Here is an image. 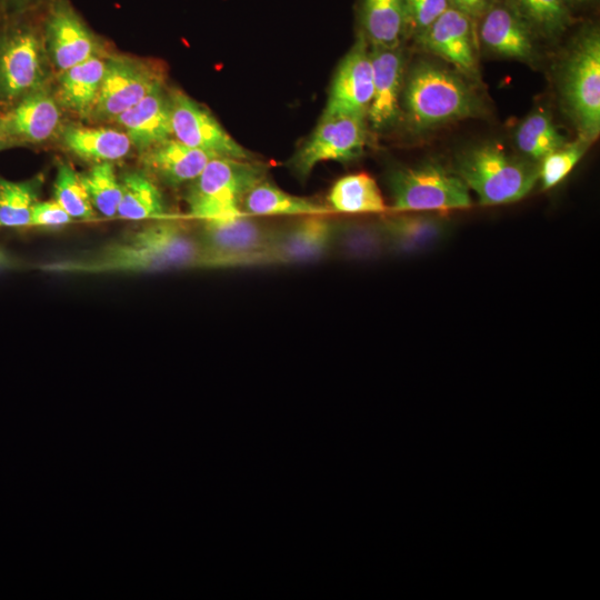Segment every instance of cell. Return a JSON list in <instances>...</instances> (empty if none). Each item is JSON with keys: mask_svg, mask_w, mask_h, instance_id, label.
I'll use <instances>...</instances> for the list:
<instances>
[{"mask_svg": "<svg viewBox=\"0 0 600 600\" xmlns=\"http://www.w3.org/2000/svg\"><path fill=\"white\" fill-rule=\"evenodd\" d=\"M373 74V94L367 118L381 130L396 122L400 113L399 99L404 83V54L401 46L369 47Z\"/></svg>", "mask_w": 600, "mask_h": 600, "instance_id": "obj_16", "label": "cell"}, {"mask_svg": "<svg viewBox=\"0 0 600 600\" xmlns=\"http://www.w3.org/2000/svg\"><path fill=\"white\" fill-rule=\"evenodd\" d=\"M366 118L324 110L317 127L291 159L299 178H307L323 161L348 162L358 158L367 143Z\"/></svg>", "mask_w": 600, "mask_h": 600, "instance_id": "obj_9", "label": "cell"}, {"mask_svg": "<svg viewBox=\"0 0 600 600\" xmlns=\"http://www.w3.org/2000/svg\"><path fill=\"white\" fill-rule=\"evenodd\" d=\"M106 61L93 56L62 71L59 96L67 108L80 114L92 112L104 76Z\"/></svg>", "mask_w": 600, "mask_h": 600, "instance_id": "obj_26", "label": "cell"}, {"mask_svg": "<svg viewBox=\"0 0 600 600\" xmlns=\"http://www.w3.org/2000/svg\"><path fill=\"white\" fill-rule=\"evenodd\" d=\"M92 207L104 217L117 214L121 182L111 162H100L80 174Z\"/></svg>", "mask_w": 600, "mask_h": 600, "instance_id": "obj_32", "label": "cell"}, {"mask_svg": "<svg viewBox=\"0 0 600 600\" xmlns=\"http://www.w3.org/2000/svg\"><path fill=\"white\" fill-rule=\"evenodd\" d=\"M511 4L533 33L546 38L559 36L571 23L566 0H512Z\"/></svg>", "mask_w": 600, "mask_h": 600, "instance_id": "obj_31", "label": "cell"}, {"mask_svg": "<svg viewBox=\"0 0 600 600\" xmlns=\"http://www.w3.org/2000/svg\"><path fill=\"white\" fill-rule=\"evenodd\" d=\"M333 248L344 258L363 260L380 256L387 244L379 222H347L336 224Z\"/></svg>", "mask_w": 600, "mask_h": 600, "instance_id": "obj_30", "label": "cell"}, {"mask_svg": "<svg viewBox=\"0 0 600 600\" xmlns=\"http://www.w3.org/2000/svg\"><path fill=\"white\" fill-rule=\"evenodd\" d=\"M409 21V32L416 36L427 29L449 7L448 0H404Z\"/></svg>", "mask_w": 600, "mask_h": 600, "instance_id": "obj_35", "label": "cell"}, {"mask_svg": "<svg viewBox=\"0 0 600 600\" xmlns=\"http://www.w3.org/2000/svg\"><path fill=\"white\" fill-rule=\"evenodd\" d=\"M329 210L346 214L383 213L387 211L376 180L366 172L337 180L328 194Z\"/></svg>", "mask_w": 600, "mask_h": 600, "instance_id": "obj_25", "label": "cell"}, {"mask_svg": "<svg viewBox=\"0 0 600 600\" xmlns=\"http://www.w3.org/2000/svg\"><path fill=\"white\" fill-rule=\"evenodd\" d=\"M450 7L467 14L471 19L481 17L493 3V0H448Z\"/></svg>", "mask_w": 600, "mask_h": 600, "instance_id": "obj_38", "label": "cell"}, {"mask_svg": "<svg viewBox=\"0 0 600 600\" xmlns=\"http://www.w3.org/2000/svg\"><path fill=\"white\" fill-rule=\"evenodd\" d=\"M591 143L590 140L578 137L574 141L564 143L542 158L538 166V180L541 188L548 190L560 183L580 161Z\"/></svg>", "mask_w": 600, "mask_h": 600, "instance_id": "obj_34", "label": "cell"}, {"mask_svg": "<svg viewBox=\"0 0 600 600\" xmlns=\"http://www.w3.org/2000/svg\"><path fill=\"white\" fill-rule=\"evenodd\" d=\"M206 269L202 247L182 224L159 219L94 251L50 261L41 270L68 274L153 273Z\"/></svg>", "mask_w": 600, "mask_h": 600, "instance_id": "obj_1", "label": "cell"}, {"mask_svg": "<svg viewBox=\"0 0 600 600\" xmlns=\"http://www.w3.org/2000/svg\"><path fill=\"white\" fill-rule=\"evenodd\" d=\"M563 106L579 137L593 142L600 132V34L584 29L572 42L559 74Z\"/></svg>", "mask_w": 600, "mask_h": 600, "instance_id": "obj_5", "label": "cell"}, {"mask_svg": "<svg viewBox=\"0 0 600 600\" xmlns=\"http://www.w3.org/2000/svg\"><path fill=\"white\" fill-rule=\"evenodd\" d=\"M43 39L54 64L64 71L96 56L98 40L68 0H50L44 10Z\"/></svg>", "mask_w": 600, "mask_h": 600, "instance_id": "obj_13", "label": "cell"}, {"mask_svg": "<svg viewBox=\"0 0 600 600\" xmlns=\"http://www.w3.org/2000/svg\"><path fill=\"white\" fill-rule=\"evenodd\" d=\"M402 93L407 122L418 133L482 111L479 94L460 73L427 60L404 77Z\"/></svg>", "mask_w": 600, "mask_h": 600, "instance_id": "obj_2", "label": "cell"}, {"mask_svg": "<svg viewBox=\"0 0 600 600\" xmlns=\"http://www.w3.org/2000/svg\"><path fill=\"white\" fill-rule=\"evenodd\" d=\"M141 153L172 137L169 97L158 87L114 118Z\"/></svg>", "mask_w": 600, "mask_h": 600, "instance_id": "obj_19", "label": "cell"}, {"mask_svg": "<svg viewBox=\"0 0 600 600\" xmlns=\"http://www.w3.org/2000/svg\"><path fill=\"white\" fill-rule=\"evenodd\" d=\"M50 0H0V18L42 8Z\"/></svg>", "mask_w": 600, "mask_h": 600, "instance_id": "obj_37", "label": "cell"}, {"mask_svg": "<svg viewBox=\"0 0 600 600\" xmlns=\"http://www.w3.org/2000/svg\"><path fill=\"white\" fill-rule=\"evenodd\" d=\"M10 147V142L3 129V124L0 118V150Z\"/></svg>", "mask_w": 600, "mask_h": 600, "instance_id": "obj_39", "label": "cell"}, {"mask_svg": "<svg viewBox=\"0 0 600 600\" xmlns=\"http://www.w3.org/2000/svg\"><path fill=\"white\" fill-rule=\"evenodd\" d=\"M39 184L37 179L12 181L0 176V227L14 229L31 227Z\"/></svg>", "mask_w": 600, "mask_h": 600, "instance_id": "obj_29", "label": "cell"}, {"mask_svg": "<svg viewBox=\"0 0 600 600\" xmlns=\"http://www.w3.org/2000/svg\"><path fill=\"white\" fill-rule=\"evenodd\" d=\"M389 186L394 212L448 211L472 206L462 179L434 161L393 171Z\"/></svg>", "mask_w": 600, "mask_h": 600, "instance_id": "obj_7", "label": "cell"}, {"mask_svg": "<svg viewBox=\"0 0 600 600\" xmlns=\"http://www.w3.org/2000/svg\"><path fill=\"white\" fill-rule=\"evenodd\" d=\"M46 7L0 18V113L41 87Z\"/></svg>", "mask_w": 600, "mask_h": 600, "instance_id": "obj_3", "label": "cell"}, {"mask_svg": "<svg viewBox=\"0 0 600 600\" xmlns=\"http://www.w3.org/2000/svg\"><path fill=\"white\" fill-rule=\"evenodd\" d=\"M479 28L483 46L497 56L533 62V31L512 4L492 3L481 16Z\"/></svg>", "mask_w": 600, "mask_h": 600, "instance_id": "obj_17", "label": "cell"}, {"mask_svg": "<svg viewBox=\"0 0 600 600\" xmlns=\"http://www.w3.org/2000/svg\"><path fill=\"white\" fill-rule=\"evenodd\" d=\"M418 44L429 53L452 64L468 79H479L477 47L472 19L449 7L427 29L416 36Z\"/></svg>", "mask_w": 600, "mask_h": 600, "instance_id": "obj_12", "label": "cell"}, {"mask_svg": "<svg viewBox=\"0 0 600 600\" xmlns=\"http://www.w3.org/2000/svg\"><path fill=\"white\" fill-rule=\"evenodd\" d=\"M172 136L213 157L254 160L252 153L224 130L210 111L180 91L169 96Z\"/></svg>", "mask_w": 600, "mask_h": 600, "instance_id": "obj_10", "label": "cell"}, {"mask_svg": "<svg viewBox=\"0 0 600 600\" xmlns=\"http://www.w3.org/2000/svg\"><path fill=\"white\" fill-rule=\"evenodd\" d=\"M276 232L246 213L204 221L198 239L206 269L270 264L269 249Z\"/></svg>", "mask_w": 600, "mask_h": 600, "instance_id": "obj_8", "label": "cell"}, {"mask_svg": "<svg viewBox=\"0 0 600 600\" xmlns=\"http://www.w3.org/2000/svg\"><path fill=\"white\" fill-rule=\"evenodd\" d=\"M62 140L76 156L98 163L120 160L132 147L124 131L111 128L68 127Z\"/></svg>", "mask_w": 600, "mask_h": 600, "instance_id": "obj_24", "label": "cell"}, {"mask_svg": "<svg viewBox=\"0 0 600 600\" xmlns=\"http://www.w3.org/2000/svg\"><path fill=\"white\" fill-rule=\"evenodd\" d=\"M514 141L518 149L530 161H540L568 141L544 110L531 112L517 128Z\"/></svg>", "mask_w": 600, "mask_h": 600, "instance_id": "obj_28", "label": "cell"}, {"mask_svg": "<svg viewBox=\"0 0 600 600\" xmlns=\"http://www.w3.org/2000/svg\"><path fill=\"white\" fill-rule=\"evenodd\" d=\"M241 209L252 217L328 214V207L293 196L264 179L256 183L243 197Z\"/></svg>", "mask_w": 600, "mask_h": 600, "instance_id": "obj_23", "label": "cell"}, {"mask_svg": "<svg viewBox=\"0 0 600 600\" xmlns=\"http://www.w3.org/2000/svg\"><path fill=\"white\" fill-rule=\"evenodd\" d=\"M266 172V166L256 160L212 158L189 188L191 217L204 222L242 214L243 197Z\"/></svg>", "mask_w": 600, "mask_h": 600, "instance_id": "obj_6", "label": "cell"}, {"mask_svg": "<svg viewBox=\"0 0 600 600\" xmlns=\"http://www.w3.org/2000/svg\"><path fill=\"white\" fill-rule=\"evenodd\" d=\"M158 87L161 74L151 67L129 58H111L106 70L92 114L116 118Z\"/></svg>", "mask_w": 600, "mask_h": 600, "instance_id": "obj_11", "label": "cell"}, {"mask_svg": "<svg viewBox=\"0 0 600 600\" xmlns=\"http://www.w3.org/2000/svg\"><path fill=\"white\" fill-rule=\"evenodd\" d=\"M359 18L369 47H399L409 32L404 0H360Z\"/></svg>", "mask_w": 600, "mask_h": 600, "instance_id": "obj_22", "label": "cell"}, {"mask_svg": "<svg viewBox=\"0 0 600 600\" xmlns=\"http://www.w3.org/2000/svg\"><path fill=\"white\" fill-rule=\"evenodd\" d=\"M373 94L369 44L359 33L333 77L326 110L367 118Z\"/></svg>", "mask_w": 600, "mask_h": 600, "instance_id": "obj_14", "label": "cell"}, {"mask_svg": "<svg viewBox=\"0 0 600 600\" xmlns=\"http://www.w3.org/2000/svg\"><path fill=\"white\" fill-rule=\"evenodd\" d=\"M71 220V216L57 201H38L32 210L31 227H58Z\"/></svg>", "mask_w": 600, "mask_h": 600, "instance_id": "obj_36", "label": "cell"}, {"mask_svg": "<svg viewBox=\"0 0 600 600\" xmlns=\"http://www.w3.org/2000/svg\"><path fill=\"white\" fill-rule=\"evenodd\" d=\"M483 206L519 201L538 181V166L487 142L462 151L453 170Z\"/></svg>", "mask_w": 600, "mask_h": 600, "instance_id": "obj_4", "label": "cell"}, {"mask_svg": "<svg viewBox=\"0 0 600 600\" xmlns=\"http://www.w3.org/2000/svg\"><path fill=\"white\" fill-rule=\"evenodd\" d=\"M212 158L172 137L142 152L144 167L169 186L192 182Z\"/></svg>", "mask_w": 600, "mask_h": 600, "instance_id": "obj_21", "label": "cell"}, {"mask_svg": "<svg viewBox=\"0 0 600 600\" xmlns=\"http://www.w3.org/2000/svg\"><path fill=\"white\" fill-rule=\"evenodd\" d=\"M53 198L72 219H92L93 207L77 173L69 164L61 163L53 183Z\"/></svg>", "mask_w": 600, "mask_h": 600, "instance_id": "obj_33", "label": "cell"}, {"mask_svg": "<svg viewBox=\"0 0 600 600\" xmlns=\"http://www.w3.org/2000/svg\"><path fill=\"white\" fill-rule=\"evenodd\" d=\"M336 224L328 214L303 216L288 228L277 229L269 249L270 264L320 260L333 247Z\"/></svg>", "mask_w": 600, "mask_h": 600, "instance_id": "obj_15", "label": "cell"}, {"mask_svg": "<svg viewBox=\"0 0 600 600\" xmlns=\"http://www.w3.org/2000/svg\"><path fill=\"white\" fill-rule=\"evenodd\" d=\"M0 118L10 146L39 143L57 130L60 110L53 97L40 87L1 112Z\"/></svg>", "mask_w": 600, "mask_h": 600, "instance_id": "obj_18", "label": "cell"}, {"mask_svg": "<svg viewBox=\"0 0 600 600\" xmlns=\"http://www.w3.org/2000/svg\"><path fill=\"white\" fill-rule=\"evenodd\" d=\"M387 249L413 253L433 247L444 238L448 223L441 216L426 212H399L379 221Z\"/></svg>", "mask_w": 600, "mask_h": 600, "instance_id": "obj_20", "label": "cell"}, {"mask_svg": "<svg viewBox=\"0 0 600 600\" xmlns=\"http://www.w3.org/2000/svg\"><path fill=\"white\" fill-rule=\"evenodd\" d=\"M120 182L119 217L127 220L166 219L161 192L151 179L141 172H128Z\"/></svg>", "mask_w": 600, "mask_h": 600, "instance_id": "obj_27", "label": "cell"}, {"mask_svg": "<svg viewBox=\"0 0 600 600\" xmlns=\"http://www.w3.org/2000/svg\"><path fill=\"white\" fill-rule=\"evenodd\" d=\"M567 2L571 1V2H586L588 0H566Z\"/></svg>", "mask_w": 600, "mask_h": 600, "instance_id": "obj_40", "label": "cell"}]
</instances>
